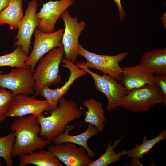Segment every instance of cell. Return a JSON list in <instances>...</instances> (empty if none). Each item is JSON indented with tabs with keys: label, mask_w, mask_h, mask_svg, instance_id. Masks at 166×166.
<instances>
[{
	"label": "cell",
	"mask_w": 166,
	"mask_h": 166,
	"mask_svg": "<svg viewBox=\"0 0 166 166\" xmlns=\"http://www.w3.org/2000/svg\"><path fill=\"white\" fill-rule=\"evenodd\" d=\"M10 129L15 136L12 157L13 158L43 149L51 142L39 135L40 125L37 117L30 115L18 117L10 125Z\"/></svg>",
	"instance_id": "6da1fadb"
},
{
	"label": "cell",
	"mask_w": 166,
	"mask_h": 166,
	"mask_svg": "<svg viewBox=\"0 0 166 166\" xmlns=\"http://www.w3.org/2000/svg\"><path fill=\"white\" fill-rule=\"evenodd\" d=\"M58 103V106L50 111L49 116L45 117L42 114L37 117L41 127L39 135L51 143L64 132L70 122L80 118L83 115L76 102L71 99L68 100L62 96Z\"/></svg>",
	"instance_id": "7a4b0ae2"
},
{
	"label": "cell",
	"mask_w": 166,
	"mask_h": 166,
	"mask_svg": "<svg viewBox=\"0 0 166 166\" xmlns=\"http://www.w3.org/2000/svg\"><path fill=\"white\" fill-rule=\"evenodd\" d=\"M64 54L63 46L53 49L40 58L33 74L35 96L40 95L43 87L57 85L61 81L59 68Z\"/></svg>",
	"instance_id": "3957f363"
},
{
	"label": "cell",
	"mask_w": 166,
	"mask_h": 166,
	"mask_svg": "<svg viewBox=\"0 0 166 166\" xmlns=\"http://www.w3.org/2000/svg\"><path fill=\"white\" fill-rule=\"evenodd\" d=\"M160 103L166 106V97L156 85H147L130 90L122 98L120 106L130 112L140 113Z\"/></svg>",
	"instance_id": "277c9868"
},
{
	"label": "cell",
	"mask_w": 166,
	"mask_h": 166,
	"mask_svg": "<svg viewBox=\"0 0 166 166\" xmlns=\"http://www.w3.org/2000/svg\"><path fill=\"white\" fill-rule=\"evenodd\" d=\"M77 51L78 55L85 57L87 61H76L74 63L77 66H84L89 69L95 68L121 82L123 70L119 63L128 55L129 52H123L113 56L99 55L87 50L80 44Z\"/></svg>",
	"instance_id": "5b68a950"
},
{
	"label": "cell",
	"mask_w": 166,
	"mask_h": 166,
	"mask_svg": "<svg viewBox=\"0 0 166 166\" xmlns=\"http://www.w3.org/2000/svg\"><path fill=\"white\" fill-rule=\"evenodd\" d=\"M89 74L94 81L96 89L103 93L107 100L105 109L108 112L113 111L120 106L121 100L130 91L123 85L110 75L103 73L98 75L82 66H77Z\"/></svg>",
	"instance_id": "8992f818"
},
{
	"label": "cell",
	"mask_w": 166,
	"mask_h": 166,
	"mask_svg": "<svg viewBox=\"0 0 166 166\" xmlns=\"http://www.w3.org/2000/svg\"><path fill=\"white\" fill-rule=\"evenodd\" d=\"M34 71L30 66L15 67L6 74H0V88L7 89L13 95L34 94Z\"/></svg>",
	"instance_id": "52a82bcc"
},
{
	"label": "cell",
	"mask_w": 166,
	"mask_h": 166,
	"mask_svg": "<svg viewBox=\"0 0 166 166\" xmlns=\"http://www.w3.org/2000/svg\"><path fill=\"white\" fill-rule=\"evenodd\" d=\"M60 18L65 25L61 42L63 44L65 57L66 60L73 63L76 61L78 55L77 51L79 38L82 32L85 28L84 21L78 22L77 17L73 18L66 10Z\"/></svg>",
	"instance_id": "ba28073f"
},
{
	"label": "cell",
	"mask_w": 166,
	"mask_h": 166,
	"mask_svg": "<svg viewBox=\"0 0 166 166\" xmlns=\"http://www.w3.org/2000/svg\"><path fill=\"white\" fill-rule=\"evenodd\" d=\"M64 30L61 28L51 33L44 32L37 27L34 32V43L26 62V67L30 66L34 72L40 58L53 49L63 46L61 42Z\"/></svg>",
	"instance_id": "9c48e42d"
},
{
	"label": "cell",
	"mask_w": 166,
	"mask_h": 166,
	"mask_svg": "<svg viewBox=\"0 0 166 166\" xmlns=\"http://www.w3.org/2000/svg\"><path fill=\"white\" fill-rule=\"evenodd\" d=\"M35 96L25 94L14 95L6 113V117H21L28 115L38 117L45 111H50L52 109L48 101H40Z\"/></svg>",
	"instance_id": "30bf717a"
},
{
	"label": "cell",
	"mask_w": 166,
	"mask_h": 166,
	"mask_svg": "<svg viewBox=\"0 0 166 166\" xmlns=\"http://www.w3.org/2000/svg\"><path fill=\"white\" fill-rule=\"evenodd\" d=\"M47 150L66 166H89L92 161L83 147L72 143L49 145Z\"/></svg>",
	"instance_id": "8fae6325"
},
{
	"label": "cell",
	"mask_w": 166,
	"mask_h": 166,
	"mask_svg": "<svg viewBox=\"0 0 166 166\" xmlns=\"http://www.w3.org/2000/svg\"><path fill=\"white\" fill-rule=\"evenodd\" d=\"M74 2V0L49 1L43 4L39 12L36 13L38 21L37 28L46 33L54 32L58 19Z\"/></svg>",
	"instance_id": "7c38bea8"
},
{
	"label": "cell",
	"mask_w": 166,
	"mask_h": 166,
	"mask_svg": "<svg viewBox=\"0 0 166 166\" xmlns=\"http://www.w3.org/2000/svg\"><path fill=\"white\" fill-rule=\"evenodd\" d=\"M38 6L36 0H31L28 2L13 45L14 48L18 45L21 46L24 51L28 55L32 34L38 24L36 16Z\"/></svg>",
	"instance_id": "4fadbf2b"
},
{
	"label": "cell",
	"mask_w": 166,
	"mask_h": 166,
	"mask_svg": "<svg viewBox=\"0 0 166 166\" xmlns=\"http://www.w3.org/2000/svg\"><path fill=\"white\" fill-rule=\"evenodd\" d=\"M62 66L68 69L70 75L68 81L60 88L51 89L48 87H43L41 89L40 95L46 99L51 106L52 110L56 108L59 99L65 94L71 85L77 79L86 75L87 73L83 69L80 68L74 63L63 58Z\"/></svg>",
	"instance_id": "5bb4252c"
},
{
	"label": "cell",
	"mask_w": 166,
	"mask_h": 166,
	"mask_svg": "<svg viewBox=\"0 0 166 166\" xmlns=\"http://www.w3.org/2000/svg\"><path fill=\"white\" fill-rule=\"evenodd\" d=\"M122 69L121 82L129 91L140 88L147 85H156L154 73L140 64L124 67Z\"/></svg>",
	"instance_id": "9a60e30c"
},
{
	"label": "cell",
	"mask_w": 166,
	"mask_h": 166,
	"mask_svg": "<svg viewBox=\"0 0 166 166\" xmlns=\"http://www.w3.org/2000/svg\"><path fill=\"white\" fill-rule=\"evenodd\" d=\"M74 127V125L68 126L63 133L54 139L53 141L54 144H58L66 142L73 143L83 147L90 158L96 157L95 152L89 148L88 141L89 139L97 135L99 131L93 124H89L87 129L84 132L74 136L70 135L69 132Z\"/></svg>",
	"instance_id": "2e32d148"
},
{
	"label": "cell",
	"mask_w": 166,
	"mask_h": 166,
	"mask_svg": "<svg viewBox=\"0 0 166 166\" xmlns=\"http://www.w3.org/2000/svg\"><path fill=\"white\" fill-rule=\"evenodd\" d=\"M139 64L154 74H166V48L147 51L141 56Z\"/></svg>",
	"instance_id": "e0dca14e"
},
{
	"label": "cell",
	"mask_w": 166,
	"mask_h": 166,
	"mask_svg": "<svg viewBox=\"0 0 166 166\" xmlns=\"http://www.w3.org/2000/svg\"><path fill=\"white\" fill-rule=\"evenodd\" d=\"M83 105L87 110L85 111V117L82 123L91 124L99 132H103L107 119L104 115L105 111L102 104L93 98H91L85 100Z\"/></svg>",
	"instance_id": "ac0fdd59"
},
{
	"label": "cell",
	"mask_w": 166,
	"mask_h": 166,
	"mask_svg": "<svg viewBox=\"0 0 166 166\" xmlns=\"http://www.w3.org/2000/svg\"><path fill=\"white\" fill-rule=\"evenodd\" d=\"M23 0H10L8 6L0 12V26L9 25L12 31L18 29L23 18Z\"/></svg>",
	"instance_id": "d6986e66"
},
{
	"label": "cell",
	"mask_w": 166,
	"mask_h": 166,
	"mask_svg": "<svg viewBox=\"0 0 166 166\" xmlns=\"http://www.w3.org/2000/svg\"><path fill=\"white\" fill-rule=\"evenodd\" d=\"M18 166L33 164L38 166H62L59 159L51 152L43 149L39 152L24 154L19 156Z\"/></svg>",
	"instance_id": "ffe728a7"
},
{
	"label": "cell",
	"mask_w": 166,
	"mask_h": 166,
	"mask_svg": "<svg viewBox=\"0 0 166 166\" xmlns=\"http://www.w3.org/2000/svg\"><path fill=\"white\" fill-rule=\"evenodd\" d=\"M124 136V135H123L119 139L115 140L112 145V140H109L104 153L98 159L92 160L89 166H106L121 160L122 156L126 155L127 150H122L117 153V150H115V148L118 146Z\"/></svg>",
	"instance_id": "44dd1931"
},
{
	"label": "cell",
	"mask_w": 166,
	"mask_h": 166,
	"mask_svg": "<svg viewBox=\"0 0 166 166\" xmlns=\"http://www.w3.org/2000/svg\"><path fill=\"white\" fill-rule=\"evenodd\" d=\"M166 139V130L163 129L160 134L156 137L151 140H148L145 136H144L142 143L136 144L135 147L127 150L126 155L128 158L143 159V156L148 153L149 151L156 144Z\"/></svg>",
	"instance_id": "7402d4cb"
},
{
	"label": "cell",
	"mask_w": 166,
	"mask_h": 166,
	"mask_svg": "<svg viewBox=\"0 0 166 166\" xmlns=\"http://www.w3.org/2000/svg\"><path fill=\"white\" fill-rule=\"evenodd\" d=\"M28 55L20 46H18L11 53L0 56V67L10 66L13 68H26V62ZM3 72L0 70V74Z\"/></svg>",
	"instance_id": "603a6c76"
},
{
	"label": "cell",
	"mask_w": 166,
	"mask_h": 166,
	"mask_svg": "<svg viewBox=\"0 0 166 166\" xmlns=\"http://www.w3.org/2000/svg\"><path fill=\"white\" fill-rule=\"evenodd\" d=\"M15 141L14 133L0 138V157L3 158L7 166H12L13 162L12 157L13 147Z\"/></svg>",
	"instance_id": "cb8c5ba5"
},
{
	"label": "cell",
	"mask_w": 166,
	"mask_h": 166,
	"mask_svg": "<svg viewBox=\"0 0 166 166\" xmlns=\"http://www.w3.org/2000/svg\"><path fill=\"white\" fill-rule=\"evenodd\" d=\"M13 96L10 91L0 88V123L7 117L6 113Z\"/></svg>",
	"instance_id": "d4e9b609"
},
{
	"label": "cell",
	"mask_w": 166,
	"mask_h": 166,
	"mask_svg": "<svg viewBox=\"0 0 166 166\" xmlns=\"http://www.w3.org/2000/svg\"><path fill=\"white\" fill-rule=\"evenodd\" d=\"M156 85L166 97V74H155Z\"/></svg>",
	"instance_id": "484cf974"
},
{
	"label": "cell",
	"mask_w": 166,
	"mask_h": 166,
	"mask_svg": "<svg viewBox=\"0 0 166 166\" xmlns=\"http://www.w3.org/2000/svg\"><path fill=\"white\" fill-rule=\"evenodd\" d=\"M117 4L119 12V19L120 21H122L125 18L126 13L122 8L121 2V0H113Z\"/></svg>",
	"instance_id": "4316f807"
},
{
	"label": "cell",
	"mask_w": 166,
	"mask_h": 166,
	"mask_svg": "<svg viewBox=\"0 0 166 166\" xmlns=\"http://www.w3.org/2000/svg\"><path fill=\"white\" fill-rule=\"evenodd\" d=\"M140 159L138 158H132L129 164L127 166H143L141 163Z\"/></svg>",
	"instance_id": "83f0119b"
},
{
	"label": "cell",
	"mask_w": 166,
	"mask_h": 166,
	"mask_svg": "<svg viewBox=\"0 0 166 166\" xmlns=\"http://www.w3.org/2000/svg\"><path fill=\"white\" fill-rule=\"evenodd\" d=\"M10 0H0V12L9 5Z\"/></svg>",
	"instance_id": "f1b7e54d"
}]
</instances>
